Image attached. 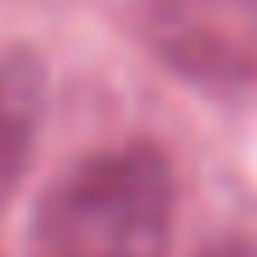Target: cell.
I'll return each instance as SVG.
<instances>
[{"mask_svg": "<svg viewBox=\"0 0 257 257\" xmlns=\"http://www.w3.org/2000/svg\"><path fill=\"white\" fill-rule=\"evenodd\" d=\"M176 176L162 148L124 143L67 167L34 214V257H167Z\"/></svg>", "mask_w": 257, "mask_h": 257, "instance_id": "6da1fadb", "label": "cell"}, {"mask_svg": "<svg viewBox=\"0 0 257 257\" xmlns=\"http://www.w3.org/2000/svg\"><path fill=\"white\" fill-rule=\"evenodd\" d=\"M138 34L167 72L205 91L257 81V0H143Z\"/></svg>", "mask_w": 257, "mask_h": 257, "instance_id": "7a4b0ae2", "label": "cell"}, {"mask_svg": "<svg viewBox=\"0 0 257 257\" xmlns=\"http://www.w3.org/2000/svg\"><path fill=\"white\" fill-rule=\"evenodd\" d=\"M48 110V72L34 53L0 57V205L24 181Z\"/></svg>", "mask_w": 257, "mask_h": 257, "instance_id": "3957f363", "label": "cell"}, {"mask_svg": "<svg viewBox=\"0 0 257 257\" xmlns=\"http://www.w3.org/2000/svg\"><path fill=\"white\" fill-rule=\"evenodd\" d=\"M200 257H257V243H248V238H219V243H210Z\"/></svg>", "mask_w": 257, "mask_h": 257, "instance_id": "277c9868", "label": "cell"}]
</instances>
